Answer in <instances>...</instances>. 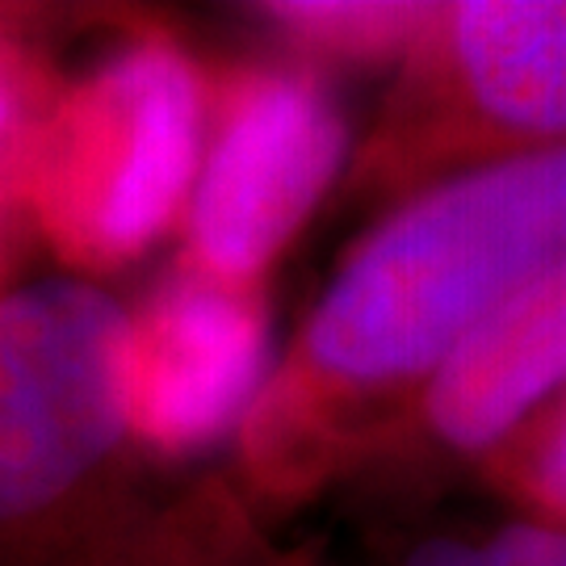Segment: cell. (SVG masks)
Listing matches in <instances>:
<instances>
[{"mask_svg": "<svg viewBox=\"0 0 566 566\" xmlns=\"http://www.w3.org/2000/svg\"><path fill=\"white\" fill-rule=\"evenodd\" d=\"M55 55L42 25L0 9V290L30 231V160L39 122L55 93Z\"/></svg>", "mask_w": 566, "mask_h": 566, "instance_id": "ba28073f", "label": "cell"}, {"mask_svg": "<svg viewBox=\"0 0 566 566\" xmlns=\"http://www.w3.org/2000/svg\"><path fill=\"white\" fill-rule=\"evenodd\" d=\"M348 164V122L298 60L243 63L210 84L202 168L185 210V264L261 285Z\"/></svg>", "mask_w": 566, "mask_h": 566, "instance_id": "5b68a950", "label": "cell"}, {"mask_svg": "<svg viewBox=\"0 0 566 566\" xmlns=\"http://www.w3.org/2000/svg\"><path fill=\"white\" fill-rule=\"evenodd\" d=\"M474 546L483 566H566V528L533 516H507Z\"/></svg>", "mask_w": 566, "mask_h": 566, "instance_id": "7c38bea8", "label": "cell"}, {"mask_svg": "<svg viewBox=\"0 0 566 566\" xmlns=\"http://www.w3.org/2000/svg\"><path fill=\"white\" fill-rule=\"evenodd\" d=\"M395 566H483L474 537L458 533H428L395 558Z\"/></svg>", "mask_w": 566, "mask_h": 566, "instance_id": "4fadbf2b", "label": "cell"}, {"mask_svg": "<svg viewBox=\"0 0 566 566\" xmlns=\"http://www.w3.org/2000/svg\"><path fill=\"white\" fill-rule=\"evenodd\" d=\"M474 474L521 507V516L566 528V390L516 428Z\"/></svg>", "mask_w": 566, "mask_h": 566, "instance_id": "8fae6325", "label": "cell"}, {"mask_svg": "<svg viewBox=\"0 0 566 566\" xmlns=\"http://www.w3.org/2000/svg\"><path fill=\"white\" fill-rule=\"evenodd\" d=\"M126 340L130 306L88 277L0 290V566H135L160 525Z\"/></svg>", "mask_w": 566, "mask_h": 566, "instance_id": "7a4b0ae2", "label": "cell"}, {"mask_svg": "<svg viewBox=\"0 0 566 566\" xmlns=\"http://www.w3.org/2000/svg\"><path fill=\"white\" fill-rule=\"evenodd\" d=\"M566 264V143L479 164L386 206L344 252L240 428L269 507L357 474L441 365Z\"/></svg>", "mask_w": 566, "mask_h": 566, "instance_id": "6da1fadb", "label": "cell"}, {"mask_svg": "<svg viewBox=\"0 0 566 566\" xmlns=\"http://www.w3.org/2000/svg\"><path fill=\"white\" fill-rule=\"evenodd\" d=\"M135 566H319L306 549H273L235 504L198 500L160 516Z\"/></svg>", "mask_w": 566, "mask_h": 566, "instance_id": "30bf717a", "label": "cell"}, {"mask_svg": "<svg viewBox=\"0 0 566 566\" xmlns=\"http://www.w3.org/2000/svg\"><path fill=\"white\" fill-rule=\"evenodd\" d=\"M566 390V264L528 285L449 357L378 432L357 474L395 491L479 465Z\"/></svg>", "mask_w": 566, "mask_h": 566, "instance_id": "52a82bcc", "label": "cell"}, {"mask_svg": "<svg viewBox=\"0 0 566 566\" xmlns=\"http://www.w3.org/2000/svg\"><path fill=\"white\" fill-rule=\"evenodd\" d=\"M273 374L264 285H227L177 261L130 311L126 399L151 462H177L240 432Z\"/></svg>", "mask_w": 566, "mask_h": 566, "instance_id": "8992f818", "label": "cell"}, {"mask_svg": "<svg viewBox=\"0 0 566 566\" xmlns=\"http://www.w3.org/2000/svg\"><path fill=\"white\" fill-rule=\"evenodd\" d=\"M566 143V0L432 4L348 172L365 202Z\"/></svg>", "mask_w": 566, "mask_h": 566, "instance_id": "277c9868", "label": "cell"}, {"mask_svg": "<svg viewBox=\"0 0 566 566\" xmlns=\"http://www.w3.org/2000/svg\"><path fill=\"white\" fill-rule=\"evenodd\" d=\"M252 13L290 51H298L311 67H315V60L395 63L399 67L420 39L432 4H407V0H273V4H256Z\"/></svg>", "mask_w": 566, "mask_h": 566, "instance_id": "9c48e42d", "label": "cell"}, {"mask_svg": "<svg viewBox=\"0 0 566 566\" xmlns=\"http://www.w3.org/2000/svg\"><path fill=\"white\" fill-rule=\"evenodd\" d=\"M206 126L198 55L160 25H130L55 81L30 160V231L88 282L139 261L189 210Z\"/></svg>", "mask_w": 566, "mask_h": 566, "instance_id": "3957f363", "label": "cell"}]
</instances>
